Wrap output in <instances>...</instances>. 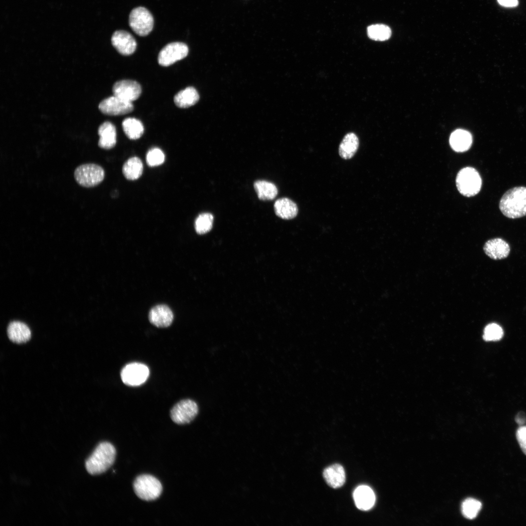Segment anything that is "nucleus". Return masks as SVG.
Instances as JSON below:
<instances>
[{
  "label": "nucleus",
  "mask_w": 526,
  "mask_h": 526,
  "mask_svg": "<svg viewBox=\"0 0 526 526\" xmlns=\"http://www.w3.org/2000/svg\"><path fill=\"white\" fill-rule=\"evenodd\" d=\"M149 319L151 324L158 327H167L171 324L173 314L167 305H158L150 310Z\"/></svg>",
  "instance_id": "4468645a"
},
{
  "label": "nucleus",
  "mask_w": 526,
  "mask_h": 526,
  "mask_svg": "<svg viewBox=\"0 0 526 526\" xmlns=\"http://www.w3.org/2000/svg\"><path fill=\"white\" fill-rule=\"evenodd\" d=\"M129 21L132 29L140 36H146L149 34L153 29L154 24L152 14L143 7L133 9L130 14Z\"/></svg>",
  "instance_id": "423d86ee"
},
{
  "label": "nucleus",
  "mask_w": 526,
  "mask_h": 526,
  "mask_svg": "<svg viewBox=\"0 0 526 526\" xmlns=\"http://www.w3.org/2000/svg\"><path fill=\"white\" fill-rule=\"evenodd\" d=\"M323 476L327 484L337 488L341 487L345 482V473L343 467L338 464L330 466L324 469Z\"/></svg>",
  "instance_id": "f3484780"
},
{
  "label": "nucleus",
  "mask_w": 526,
  "mask_h": 526,
  "mask_svg": "<svg viewBox=\"0 0 526 526\" xmlns=\"http://www.w3.org/2000/svg\"><path fill=\"white\" fill-rule=\"evenodd\" d=\"M499 208L507 217L511 219L526 215V187H516L507 191L501 197Z\"/></svg>",
  "instance_id": "f257e3e1"
},
{
  "label": "nucleus",
  "mask_w": 526,
  "mask_h": 526,
  "mask_svg": "<svg viewBox=\"0 0 526 526\" xmlns=\"http://www.w3.org/2000/svg\"><path fill=\"white\" fill-rule=\"evenodd\" d=\"M358 146L359 140L357 135L353 132L348 133L339 146V154L344 159H349L356 153Z\"/></svg>",
  "instance_id": "412c9836"
},
{
  "label": "nucleus",
  "mask_w": 526,
  "mask_h": 526,
  "mask_svg": "<svg viewBox=\"0 0 526 526\" xmlns=\"http://www.w3.org/2000/svg\"><path fill=\"white\" fill-rule=\"evenodd\" d=\"M143 165L141 160L137 157L129 158L124 164L122 171L124 176L128 180L138 179L142 175Z\"/></svg>",
  "instance_id": "393cba45"
},
{
  "label": "nucleus",
  "mask_w": 526,
  "mask_h": 526,
  "mask_svg": "<svg viewBox=\"0 0 526 526\" xmlns=\"http://www.w3.org/2000/svg\"><path fill=\"white\" fill-rule=\"evenodd\" d=\"M199 99L197 90L188 87L177 93L174 96L175 104L180 108H187L195 104Z\"/></svg>",
  "instance_id": "4be33fe9"
},
{
  "label": "nucleus",
  "mask_w": 526,
  "mask_h": 526,
  "mask_svg": "<svg viewBox=\"0 0 526 526\" xmlns=\"http://www.w3.org/2000/svg\"><path fill=\"white\" fill-rule=\"evenodd\" d=\"M391 29L388 26L377 24L369 26L367 28V34L372 39L377 41H384L389 39L391 36Z\"/></svg>",
  "instance_id": "a878e982"
},
{
  "label": "nucleus",
  "mask_w": 526,
  "mask_h": 526,
  "mask_svg": "<svg viewBox=\"0 0 526 526\" xmlns=\"http://www.w3.org/2000/svg\"><path fill=\"white\" fill-rule=\"evenodd\" d=\"M213 216L210 213H203L196 218L195 221V228L196 232L199 234H204L209 232L212 227Z\"/></svg>",
  "instance_id": "bb28decb"
},
{
  "label": "nucleus",
  "mask_w": 526,
  "mask_h": 526,
  "mask_svg": "<svg viewBox=\"0 0 526 526\" xmlns=\"http://www.w3.org/2000/svg\"><path fill=\"white\" fill-rule=\"evenodd\" d=\"M516 422L520 424L523 425L525 423L526 421V415L524 413H519L515 417Z\"/></svg>",
  "instance_id": "473e14b6"
},
{
  "label": "nucleus",
  "mask_w": 526,
  "mask_h": 526,
  "mask_svg": "<svg viewBox=\"0 0 526 526\" xmlns=\"http://www.w3.org/2000/svg\"><path fill=\"white\" fill-rule=\"evenodd\" d=\"M122 126L124 133L130 139L136 140L141 137L144 131L142 122L135 118H127L122 123Z\"/></svg>",
  "instance_id": "5701e85b"
},
{
  "label": "nucleus",
  "mask_w": 526,
  "mask_h": 526,
  "mask_svg": "<svg viewBox=\"0 0 526 526\" xmlns=\"http://www.w3.org/2000/svg\"><path fill=\"white\" fill-rule=\"evenodd\" d=\"M483 249L487 256L495 260L506 258L510 250L508 244L500 238L491 239L487 241L484 245Z\"/></svg>",
  "instance_id": "ddd939ff"
},
{
  "label": "nucleus",
  "mask_w": 526,
  "mask_h": 526,
  "mask_svg": "<svg viewBox=\"0 0 526 526\" xmlns=\"http://www.w3.org/2000/svg\"><path fill=\"white\" fill-rule=\"evenodd\" d=\"M353 498L357 507L362 510L370 509L376 500L375 493L368 486L361 485L357 487L353 492Z\"/></svg>",
  "instance_id": "2eb2a0df"
},
{
  "label": "nucleus",
  "mask_w": 526,
  "mask_h": 526,
  "mask_svg": "<svg viewBox=\"0 0 526 526\" xmlns=\"http://www.w3.org/2000/svg\"><path fill=\"white\" fill-rule=\"evenodd\" d=\"M7 334L13 342L22 343L28 341L31 337V330L25 323L18 321L10 322L7 328Z\"/></svg>",
  "instance_id": "a211bd4d"
},
{
  "label": "nucleus",
  "mask_w": 526,
  "mask_h": 526,
  "mask_svg": "<svg viewBox=\"0 0 526 526\" xmlns=\"http://www.w3.org/2000/svg\"><path fill=\"white\" fill-rule=\"evenodd\" d=\"M104 177V169L94 163L81 165L74 171L75 181L79 185L85 188L97 186L103 180Z\"/></svg>",
  "instance_id": "39448f33"
},
{
  "label": "nucleus",
  "mask_w": 526,
  "mask_h": 526,
  "mask_svg": "<svg viewBox=\"0 0 526 526\" xmlns=\"http://www.w3.org/2000/svg\"><path fill=\"white\" fill-rule=\"evenodd\" d=\"M98 108L104 114L120 115L132 112L133 105L132 102L113 95L102 100L99 104Z\"/></svg>",
  "instance_id": "9d476101"
},
{
  "label": "nucleus",
  "mask_w": 526,
  "mask_h": 526,
  "mask_svg": "<svg viewBox=\"0 0 526 526\" xmlns=\"http://www.w3.org/2000/svg\"><path fill=\"white\" fill-rule=\"evenodd\" d=\"M498 3L502 6L507 7H516L518 4V0H497Z\"/></svg>",
  "instance_id": "2f4dec72"
},
{
  "label": "nucleus",
  "mask_w": 526,
  "mask_h": 526,
  "mask_svg": "<svg viewBox=\"0 0 526 526\" xmlns=\"http://www.w3.org/2000/svg\"><path fill=\"white\" fill-rule=\"evenodd\" d=\"M254 188L258 198L262 200H272L278 194L276 186L273 183L267 181H256L254 184Z\"/></svg>",
  "instance_id": "b1692460"
},
{
  "label": "nucleus",
  "mask_w": 526,
  "mask_h": 526,
  "mask_svg": "<svg viewBox=\"0 0 526 526\" xmlns=\"http://www.w3.org/2000/svg\"><path fill=\"white\" fill-rule=\"evenodd\" d=\"M188 53L187 44L181 42L169 43L165 46L158 56V62L162 66H169L186 57Z\"/></svg>",
  "instance_id": "6e6552de"
},
{
  "label": "nucleus",
  "mask_w": 526,
  "mask_h": 526,
  "mask_svg": "<svg viewBox=\"0 0 526 526\" xmlns=\"http://www.w3.org/2000/svg\"><path fill=\"white\" fill-rule=\"evenodd\" d=\"M116 455L114 446L108 442L100 443L86 461V468L92 475L102 473L113 464Z\"/></svg>",
  "instance_id": "f03ea898"
},
{
  "label": "nucleus",
  "mask_w": 526,
  "mask_h": 526,
  "mask_svg": "<svg viewBox=\"0 0 526 526\" xmlns=\"http://www.w3.org/2000/svg\"><path fill=\"white\" fill-rule=\"evenodd\" d=\"M99 139L98 146L109 150L113 148L116 143V131L114 125L109 121L102 123L98 129Z\"/></svg>",
  "instance_id": "dca6fc26"
},
{
  "label": "nucleus",
  "mask_w": 526,
  "mask_h": 526,
  "mask_svg": "<svg viewBox=\"0 0 526 526\" xmlns=\"http://www.w3.org/2000/svg\"><path fill=\"white\" fill-rule=\"evenodd\" d=\"M456 185L459 192L466 197L476 195L480 190L482 180L476 169L472 167H466L461 169L457 173Z\"/></svg>",
  "instance_id": "7ed1b4c3"
},
{
  "label": "nucleus",
  "mask_w": 526,
  "mask_h": 526,
  "mask_svg": "<svg viewBox=\"0 0 526 526\" xmlns=\"http://www.w3.org/2000/svg\"><path fill=\"white\" fill-rule=\"evenodd\" d=\"M149 369L143 363L133 362L122 369L120 376L123 382L128 386H137L143 384L149 376Z\"/></svg>",
  "instance_id": "0eeeda50"
},
{
  "label": "nucleus",
  "mask_w": 526,
  "mask_h": 526,
  "mask_svg": "<svg viewBox=\"0 0 526 526\" xmlns=\"http://www.w3.org/2000/svg\"><path fill=\"white\" fill-rule=\"evenodd\" d=\"M472 138L471 134L468 131L458 129L451 134L450 137V144L451 148L457 152H464L468 150L471 147Z\"/></svg>",
  "instance_id": "6ab92c4d"
},
{
  "label": "nucleus",
  "mask_w": 526,
  "mask_h": 526,
  "mask_svg": "<svg viewBox=\"0 0 526 526\" xmlns=\"http://www.w3.org/2000/svg\"><path fill=\"white\" fill-rule=\"evenodd\" d=\"M165 161V154L159 148H154L148 151L146 155V162L150 167L158 166Z\"/></svg>",
  "instance_id": "c756f323"
},
{
  "label": "nucleus",
  "mask_w": 526,
  "mask_h": 526,
  "mask_svg": "<svg viewBox=\"0 0 526 526\" xmlns=\"http://www.w3.org/2000/svg\"><path fill=\"white\" fill-rule=\"evenodd\" d=\"M274 208L276 215L283 219H292L297 215L298 212L297 205L287 198H282L276 200Z\"/></svg>",
  "instance_id": "aec40b11"
},
{
  "label": "nucleus",
  "mask_w": 526,
  "mask_h": 526,
  "mask_svg": "<svg viewBox=\"0 0 526 526\" xmlns=\"http://www.w3.org/2000/svg\"><path fill=\"white\" fill-rule=\"evenodd\" d=\"M111 41L113 46L122 55H131L136 48L137 43L135 38L126 31H116L112 37Z\"/></svg>",
  "instance_id": "f8f14e48"
},
{
  "label": "nucleus",
  "mask_w": 526,
  "mask_h": 526,
  "mask_svg": "<svg viewBox=\"0 0 526 526\" xmlns=\"http://www.w3.org/2000/svg\"><path fill=\"white\" fill-rule=\"evenodd\" d=\"M198 413L197 403L192 400L186 399L176 403L170 411L172 420L177 424H185L193 420Z\"/></svg>",
  "instance_id": "1a4fd4ad"
},
{
  "label": "nucleus",
  "mask_w": 526,
  "mask_h": 526,
  "mask_svg": "<svg viewBox=\"0 0 526 526\" xmlns=\"http://www.w3.org/2000/svg\"><path fill=\"white\" fill-rule=\"evenodd\" d=\"M141 92V85L137 81L132 80L118 81L113 87V95L131 102L137 99Z\"/></svg>",
  "instance_id": "9b49d317"
},
{
  "label": "nucleus",
  "mask_w": 526,
  "mask_h": 526,
  "mask_svg": "<svg viewBox=\"0 0 526 526\" xmlns=\"http://www.w3.org/2000/svg\"><path fill=\"white\" fill-rule=\"evenodd\" d=\"M133 489L141 499L150 501L158 498L162 491V486L155 477L150 475L138 476L133 483Z\"/></svg>",
  "instance_id": "20e7f679"
},
{
  "label": "nucleus",
  "mask_w": 526,
  "mask_h": 526,
  "mask_svg": "<svg viewBox=\"0 0 526 526\" xmlns=\"http://www.w3.org/2000/svg\"><path fill=\"white\" fill-rule=\"evenodd\" d=\"M481 507L480 501L473 498H468L462 504V512L466 518L472 519L476 517Z\"/></svg>",
  "instance_id": "cd10ccee"
},
{
  "label": "nucleus",
  "mask_w": 526,
  "mask_h": 526,
  "mask_svg": "<svg viewBox=\"0 0 526 526\" xmlns=\"http://www.w3.org/2000/svg\"><path fill=\"white\" fill-rule=\"evenodd\" d=\"M516 436L521 449L526 455V426L520 427L516 431Z\"/></svg>",
  "instance_id": "7c9ffc66"
},
{
  "label": "nucleus",
  "mask_w": 526,
  "mask_h": 526,
  "mask_svg": "<svg viewBox=\"0 0 526 526\" xmlns=\"http://www.w3.org/2000/svg\"><path fill=\"white\" fill-rule=\"evenodd\" d=\"M503 335L504 331L501 326L496 323H491L485 327L483 338L487 341H498L502 338Z\"/></svg>",
  "instance_id": "c85d7f7f"
}]
</instances>
